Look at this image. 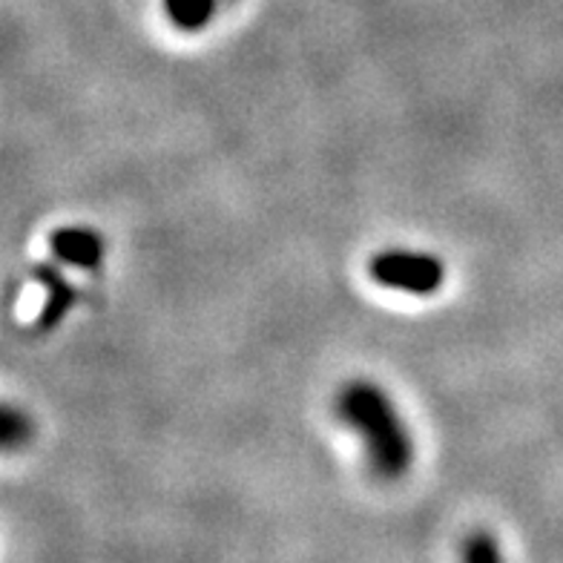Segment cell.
<instances>
[{
	"mask_svg": "<svg viewBox=\"0 0 563 563\" xmlns=\"http://www.w3.org/2000/svg\"><path fill=\"white\" fill-rule=\"evenodd\" d=\"M164 9L178 30L199 32L213 21L216 0H164Z\"/></svg>",
	"mask_w": 563,
	"mask_h": 563,
	"instance_id": "5b68a950",
	"label": "cell"
},
{
	"mask_svg": "<svg viewBox=\"0 0 563 563\" xmlns=\"http://www.w3.org/2000/svg\"><path fill=\"white\" fill-rule=\"evenodd\" d=\"M55 260L81 271H96L104 262V239L89 228H60L49 239Z\"/></svg>",
	"mask_w": 563,
	"mask_h": 563,
	"instance_id": "3957f363",
	"label": "cell"
},
{
	"mask_svg": "<svg viewBox=\"0 0 563 563\" xmlns=\"http://www.w3.org/2000/svg\"><path fill=\"white\" fill-rule=\"evenodd\" d=\"M30 434H32L30 417L23 415L21 408L15 406L3 408V443H7V449H15L18 443L30 440Z\"/></svg>",
	"mask_w": 563,
	"mask_h": 563,
	"instance_id": "8992f818",
	"label": "cell"
},
{
	"mask_svg": "<svg viewBox=\"0 0 563 563\" xmlns=\"http://www.w3.org/2000/svg\"><path fill=\"white\" fill-rule=\"evenodd\" d=\"M35 279L46 290L44 308H41V331H49V328H55L60 319L67 317L69 308L75 305V288L69 285L67 276L53 265H37Z\"/></svg>",
	"mask_w": 563,
	"mask_h": 563,
	"instance_id": "277c9868",
	"label": "cell"
},
{
	"mask_svg": "<svg viewBox=\"0 0 563 563\" xmlns=\"http://www.w3.org/2000/svg\"><path fill=\"white\" fill-rule=\"evenodd\" d=\"M334 411L365 445V460L379 477L394 481L411 466V438L394 400L368 379H351L336 391Z\"/></svg>",
	"mask_w": 563,
	"mask_h": 563,
	"instance_id": "6da1fadb",
	"label": "cell"
},
{
	"mask_svg": "<svg viewBox=\"0 0 563 563\" xmlns=\"http://www.w3.org/2000/svg\"><path fill=\"white\" fill-rule=\"evenodd\" d=\"M468 563H497V549L489 534H475L466 547Z\"/></svg>",
	"mask_w": 563,
	"mask_h": 563,
	"instance_id": "52a82bcc",
	"label": "cell"
},
{
	"mask_svg": "<svg viewBox=\"0 0 563 563\" xmlns=\"http://www.w3.org/2000/svg\"><path fill=\"white\" fill-rule=\"evenodd\" d=\"M371 279L411 297H434L445 282L443 260L420 251H383L371 260Z\"/></svg>",
	"mask_w": 563,
	"mask_h": 563,
	"instance_id": "7a4b0ae2",
	"label": "cell"
}]
</instances>
